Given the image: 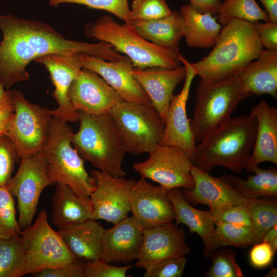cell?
Returning a JSON list of instances; mask_svg holds the SVG:
<instances>
[{"label": "cell", "mask_w": 277, "mask_h": 277, "mask_svg": "<svg viewBox=\"0 0 277 277\" xmlns=\"http://www.w3.org/2000/svg\"><path fill=\"white\" fill-rule=\"evenodd\" d=\"M0 82L7 90L16 83L28 80L27 65L52 53H82L109 61L122 55L109 43L92 44L65 38L49 25L38 21L0 14Z\"/></svg>", "instance_id": "6da1fadb"}, {"label": "cell", "mask_w": 277, "mask_h": 277, "mask_svg": "<svg viewBox=\"0 0 277 277\" xmlns=\"http://www.w3.org/2000/svg\"><path fill=\"white\" fill-rule=\"evenodd\" d=\"M256 128L250 113L230 117L196 145L192 164L208 173L216 166L241 172L249 165Z\"/></svg>", "instance_id": "7a4b0ae2"}, {"label": "cell", "mask_w": 277, "mask_h": 277, "mask_svg": "<svg viewBox=\"0 0 277 277\" xmlns=\"http://www.w3.org/2000/svg\"><path fill=\"white\" fill-rule=\"evenodd\" d=\"M211 52L191 65L207 83L238 74L258 58L263 50L252 23L234 19L221 28Z\"/></svg>", "instance_id": "3957f363"}, {"label": "cell", "mask_w": 277, "mask_h": 277, "mask_svg": "<svg viewBox=\"0 0 277 277\" xmlns=\"http://www.w3.org/2000/svg\"><path fill=\"white\" fill-rule=\"evenodd\" d=\"M78 113L80 128L72 137L73 148L98 170L114 177L125 176L122 164L126 152L109 112Z\"/></svg>", "instance_id": "277c9868"}, {"label": "cell", "mask_w": 277, "mask_h": 277, "mask_svg": "<svg viewBox=\"0 0 277 277\" xmlns=\"http://www.w3.org/2000/svg\"><path fill=\"white\" fill-rule=\"evenodd\" d=\"M252 95L238 74L212 83H199L190 125L196 144L220 127L239 104Z\"/></svg>", "instance_id": "5b68a950"}, {"label": "cell", "mask_w": 277, "mask_h": 277, "mask_svg": "<svg viewBox=\"0 0 277 277\" xmlns=\"http://www.w3.org/2000/svg\"><path fill=\"white\" fill-rule=\"evenodd\" d=\"M86 36L110 44L124 53L134 68H175L182 63L179 54L156 45L142 37L125 24L121 25L111 16L105 15L85 27Z\"/></svg>", "instance_id": "8992f818"}, {"label": "cell", "mask_w": 277, "mask_h": 277, "mask_svg": "<svg viewBox=\"0 0 277 277\" xmlns=\"http://www.w3.org/2000/svg\"><path fill=\"white\" fill-rule=\"evenodd\" d=\"M73 133L67 122L53 117L48 139L40 152L56 184L62 183L79 197L90 199L96 185L85 168V161L72 146Z\"/></svg>", "instance_id": "52a82bcc"}, {"label": "cell", "mask_w": 277, "mask_h": 277, "mask_svg": "<svg viewBox=\"0 0 277 277\" xmlns=\"http://www.w3.org/2000/svg\"><path fill=\"white\" fill-rule=\"evenodd\" d=\"M126 152H152L161 143L165 124L151 104L122 101L109 111Z\"/></svg>", "instance_id": "ba28073f"}, {"label": "cell", "mask_w": 277, "mask_h": 277, "mask_svg": "<svg viewBox=\"0 0 277 277\" xmlns=\"http://www.w3.org/2000/svg\"><path fill=\"white\" fill-rule=\"evenodd\" d=\"M21 236L26 274H33L77 259L67 247L58 231H55L50 225L45 209L39 212L33 224L23 229Z\"/></svg>", "instance_id": "9c48e42d"}, {"label": "cell", "mask_w": 277, "mask_h": 277, "mask_svg": "<svg viewBox=\"0 0 277 277\" xmlns=\"http://www.w3.org/2000/svg\"><path fill=\"white\" fill-rule=\"evenodd\" d=\"M11 91L14 112L5 135L20 158L41 151L48 139L53 116L49 109L30 102L21 91Z\"/></svg>", "instance_id": "30bf717a"}, {"label": "cell", "mask_w": 277, "mask_h": 277, "mask_svg": "<svg viewBox=\"0 0 277 277\" xmlns=\"http://www.w3.org/2000/svg\"><path fill=\"white\" fill-rule=\"evenodd\" d=\"M19 168L7 188L16 198L22 229L32 224L42 191L56 184L40 152L20 158Z\"/></svg>", "instance_id": "8fae6325"}, {"label": "cell", "mask_w": 277, "mask_h": 277, "mask_svg": "<svg viewBox=\"0 0 277 277\" xmlns=\"http://www.w3.org/2000/svg\"><path fill=\"white\" fill-rule=\"evenodd\" d=\"M192 163L186 152L173 145H158L145 161L133 164L134 170L145 179L159 184L166 189H191L194 180Z\"/></svg>", "instance_id": "7c38bea8"}, {"label": "cell", "mask_w": 277, "mask_h": 277, "mask_svg": "<svg viewBox=\"0 0 277 277\" xmlns=\"http://www.w3.org/2000/svg\"><path fill=\"white\" fill-rule=\"evenodd\" d=\"M90 174L96 185L90 196L93 219L115 225L128 217L130 193L135 180L114 177L100 170Z\"/></svg>", "instance_id": "4fadbf2b"}, {"label": "cell", "mask_w": 277, "mask_h": 277, "mask_svg": "<svg viewBox=\"0 0 277 277\" xmlns=\"http://www.w3.org/2000/svg\"><path fill=\"white\" fill-rule=\"evenodd\" d=\"M82 53L69 54L52 53L39 57L34 61L42 64L49 71L54 86L52 96L58 107L49 110L53 117H59L67 122H77L79 114L73 107L69 96L70 87L83 68Z\"/></svg>", "instance_id": "5bb4252c"}, {"label": "cell", "mask_w": 277, "mask_h": 277, "mask_svg": "<svg viewBox=\"0 0 277 277\" xmlns=\"http://www.w3.org/2000/svg\"><path fill=\"white\" fill-rule=\"evenodd\" d=\"M179 58L186 68L185 82L180 93L171 96L165 121L164 136L159 145H173L181 148L192 162L196 144L187 115L186 105L191 84L196 74L191 63L181 54Z\"/></svg>", "instance_id": "9a60e30c"}, {"label": "cell", "mask_w": 277, "mask_h": 277, "mask_svg": "<svg viewBox=\"0 0 277 277\" xmlns=\"http://www.w3.org/2000/svg\"><path fill=\"white\" fill-rule=\"evenodd\" d=\"M183 228L172 223L144 230L143 242L135 266L145 270L189 253Z\"/></svg>", "instance_id": "2e32d148"}, {"label": "cell", "mask_w": 277, "mask_h": 277, "mask_svg": "<svg viewBox=\"0 0 277 277\" xmlns=\"http://www.w3.org/2000/svg\"><path fill=\"white\" fill-rule=\"evenodd\" d=\"M168 191L143 177L136 181L130 193V212L144 230L169 224L174 220Z\"/></svg>", "instance_id": "e0dca14e"}, {"label": "cell", "mask_w": 277, "mask_h": 277, "mask_svg": "<svg viewBox=\"0 0 277 277\" xmlns=\"http://www.w3.org/2000/svg\"><path fill=\"white\" fill-rule=\"evenodd\" d=\"M69 96L77 112L91 114L108 113L115 104L124 101L101 76L86 68L73 81Z\"/></svg>", "instance_id": "ac0fdd59"}, {"label": "cell", "mask_w": 277, "mask_h": 277, "mask_svg": "<svg viewBox=\"0 0 277 277\" xmlns=\"http://www.w3.org/2000/svg\"><path fill=\"white\" fill-rule=\"evenodd\" d=\"M83 68L90 69L101 76L126 101L151 104L149 97L133 76L130 59L122 55L118 59L106 61L81 54Z\"/></svg>", "instance_id": "d6986e66"}, {"label": "cell", "mask_w": 277, "mask_h": 277, "mask_svg": "<svg viewBox=\"0 0 277 277\" xmlns=\"http://www.w3.org/2000/svg\"><path fill=\"white\" fill-rule=\"evenodd\" d=\"M144 229L133 216H128L108 229H105L101 242V258L108 263L127 265L140 255Z\"/></svg>", "instance_id": "ffe728a7"}, {"label": "cell", "mask_w": 277, "mask_h": 277, "mask_svg": "<svg viewBox=\"0 0 277 277\" xmlns=\"http://www.w3.org/2000/svg\"><path fill=\"white\" fill-rule=\"evenodd\" d=\"M132 73L150 98L151 104L165 121L173 92L184 80L186 68H133Z\"/></svg>", "instance_id": "44dd1931"}, {"label": "cell", "mask_w": 277, "mask_h": 277, "mask_svg": "<svg viewBox=\"0 0 277 277\" xmlns=\"http://www.w3.org/2000/svg\"><path fill=\"white\" fill-rule=\"evenodd\" d=\"M190 173L194 180L191 189H184L182 194L191 204H202L210 209L230 205H245L248 199L221 178L214 177L192 165Z\"/></svg>", "instance_id": "7402d4cb"}, {"label": "cell", "mask_w": 277, "mask_h": 277, "mask_svg": "<svg viewBox=\"0 0 277 277\" xmlns=\"http://www.w3.org/2000/svg\"><path fill=\"white\" fill-rule=\"evenodd\" d=\"M250 113L257 123L256 132L249 166L264 162L277 164V109L262 100L253 105Z\"/></svg>", "instance_id": "603a6c76"}, {"label": "cell", "mask_w": 277, "mask_h": 277, "mask_svg": "<svg viewBox=\"0 0 277 277\" xmlns=\"http://www.w3.org/2000/svg\"><path fill=\"white\" fill-rule=\"evenodd\" d=\"M168 195L174 209L175 225L183 224L190 233H196L203 241L205 257H209L218 249L214 238V222L210 211L192 207L184 199L180 188L169 190Z\"/></svg>", "instance_id": "cb8c5ba5"}, {"label": "cell", "mask_w": 277, "mask_h": 277, "mask_svg": "<svg viewBox=\"0 0 277 277\" xmlns=\"http://www.w3.org/2000/svg\"><path fill=\"white\" fill-rule=\"evenodd\" d=\"M125 24L146 40L180 53V42L185 35L184 19L180 12L172 11L156 19L134 20Z\"/></svg>", "instance_id": "d4e9b609"}, {"label": "cell", "mask_w": 277, "mask_h": 277, "mask_svg": "<svg viewBox=\"0 0 277 277\" xmlns=\"http://www.w3.org/2000/svg\"><path fill=\"white\" fill-rule=\"evenodd\" d=\"M56 184L52 198L51 220L58 230L94 220L90 199L79 197L69 187L62 183Z\"/></svg>", "instance_id": "484cf974"}, {"label": "cell", "mask_w": 277, "mask_h": 277, "mask_svg": "<svg viewBox=\"0 0 277 277\" xmlns=\"http://www.w3.org/2000/svg\"><path fill=\"white\" fill-rule=\"evenodd\" d=\"M252 96L269 94L277 98V51L263 49L259 57L238 73Z\"/></svg>", "instance_id": "4316f807"}, {"label": "cell", "mask_w": 277, "mask_h": 277, "mask_svg": "<svg viewBox=\"0 0 277 277\" xmlns=\"http://www.w3.org/2000/svg\"><path fill=\"white\" fill-rule=\"evenodd\" d=\"M105 229L95 220L58 230L70 251L84 262L101 258V242Z\"/></svg>", "instance_id": "83f0119b"}, {"label": "cell", "mask_w": 277, "mask_h": 277, "mask_svg": "<svg viewBox=\"0 0 277 277\" xmlns=\"http://www.w3.org/2000/svg\"><path fill=\"white\" fill-rule=\"evenodd\" d=\"M180 12L184 19L187 45L199 48L213 47L222 28L212 15L200 13L189 4L183 6Z\"/></svg>", "instance_id": "f1b7e54d"}, {"label": "cell", "mask_w": 277, "mask_h": 277, "mask_svg": "<svg viewBox=\"0 0 277 277\" xmlns=\"http://www.w3.org/2000/svg\"><path fill=\"white\" fill-rule=\"evenodd\" d=\"M246 170L253 172L246 180L232 174L224 173L219 177L248 199L277 197V169L274 167L262 169L247 166Z\"/></svg>", "instance_id": "f546056e"}, {"label": "cell", "mask_w": 277, "mask_h": 277, "mask_svg": "<svg viewBox=\"0 0 277 277\" xmlns=\"http://www.w3.org/2000/svg\"><path fill=\"white\" fill-rule=\"evenodd\" d=\"M248 211L253 234V245L261 242L264 234L277 224V202L268 199H248Z\"/></svg>", "instance_id": "4dcf8cb0"}, {"label": "cell", "mask_w": 277, "mask_h": 277, "mask_svg": "<svg viewBox=\"0 0 277 277\" xmlns=\"http://www.w3.org/2000/svg\"><path fill=\"white\" fill-rule=\"evenodd\" d=\"M217 21L223 25L237 19L251 23L269 21L268 16L255 0H224L217 13Z\"/></svg>", "instance_id": "1f68e13d"}, {"label": "cell", "mask_w": 277, "mask_h": 277, "mask_svg": "<svg viewBox=\"0 0 277 277\" xmlns=\"http://www.w3.org/2000/svg\"><path fill=\"white\" fill-rule=\"evenodd\" d=\"M25 274L21 236L0 239V277H21Z\"/></svg>", "instance_id": "d6a6232c"}, {"label": "cell", "mask_w": 277, "mask_h": 277, "mask_svg": "<svg viewBox=\"0 0 277 277\" xmlns=\"http://www.w3.org/2000/svg\"><path fill=\"white\" fill-rule=\"evenodd\" d=\"M214 224V238L218 248L228 246L245 248L253 245V234L251 227L224 222Z\"/></svg>", "instance_id": "836d02e7"}, {"label": "cell", "mask_w": 277, "mask_h": 277, "mask_svg": "<svg viewBox=\"0 0 277 277\" xmlns=\"http://www.w3.org/2000/svg\"><path fill=\"white\" fill-rule=\"evenodd\" d=\"M16 213L13 195L7 187H0V239L21 235L22 230Z\"/></svg>", "instance_id": "e575fe53"}, {"label": "cell", "mask_w": 277, "mask_h": 277, "mask_svg": "<svg viewBox=\"0 0 277 277\" xmlns=\"http://www.w3.org/2000/svg\"><path fill=\"white\" fill-rule=\"evenodd\" d=\"M236 253L230 249H216L210 256L212 265L208 277H243L242 270L235 260Z\"/></svg>", "instance_id": "d590c367"}, {"label": "cell", "mask_w": 277, "mask_h": 277, "mask_svg": "<svg viewBox=\"0 0 277 277\" xmlns=\"http://www.w3.org/2000/svg\"><path fill=\"white\" fill-rule=\"evenodd\" d=\"M172 11L165 0H133L124 22L156 19L170 14Z\"/></svg>", "instance_id": "8d00e7d4"}, {"label": "cell", "mask_w": 277, "mask_h": 277, "mask_svg": "<svg viewBox=\"0 0 277 277\" xmlns=\"http://www.w3.org/2000/svg\"><path fill=\"white\" fill-rule=\"evenodd\" d=\"M48 1L52 6H57L64 3H72L107 11L124 21L130 11L128 0H48Z\"/></svg>", "instance_id": "74e56055"}, {"label": "cell", "mask_w": 277, "mask_h": 277, "mask_svg": "<svg viewBox=\"0 0 277 277\" xmlns=\"http://www.w3.org/2000/svg\"><path fill=\"white\" fill-rule=\"evenodd\" d=\"M19 156L17 150L6 135L0 136V187H7Z\"/></svg>", "instance_id": "f35d334b"}, {"label": "cell", "mask_w": 277, "mask_h": 277, "mask_svg": "<svg viewBox=\"0 0 277 277\" xmlns=\"http://www.w3.org/2000/svg\"><path fill=\"white\" fill-rule=\"evenodd\" d=\"M209 211L214 223L224 222L251 227L248 211L245 205L226 206L210 209Z\"/></svg>", "instance_id": "ab89813d"}, {"label": "cell", "mask_w": 277, "mask_h": 277, "mask_svg": "<svg viewBox=\"0 0 277 277\" xmlns=\"http://www.w3.org/2000/svg\"><path fill=\"white\" fill-rule=\"evenodd\" d=\"M85 277H127L130 265L116 266L102 259L84 262Z\"/></svg>", "instance_id": "60d3db41"}, {"label": "cell", "mask_w": 277, "mask_h": 277, "mask_svg": "<svg viewBox=\"0 0 277 277\" xmlns=\"http://www.w3.org/2000/svg\"><path fill=\"white\" fill-rule=\"evenodd\" d=\"M187 262L185 256L172 260L145 270L144 277H181Z\"/></svg>", "instance_id": "b9f144b4"}, {"label": "cell", "mask_w": 277, "mask_h": 277, "mask_svg": "<svg viewBox=\"0 0 277 277\" xmlns=\"http://www.w3.org/2000/svg\"><path fill=\"white\" fill-rule=\"evenodd\" d=\"M84 264L77 259L71 263L46 268L32 275L35 277H85Z\"/></svg>", "instance_id": "7bdbcfd3"}, {"label": "cell", "mask_w": 277, "mask_h": 277, "mask_svg": "<svg viewBox=\"0 0 277 277\" xmlns=\"http://www.w3.org/2000/svg\"><path fill=\"white\" fill-rule=\"evenodd\" d=\"M275 252L268 243L261 242L253 244L249 253V261L255 268H263L271 263Z\"/></svg>", "instance_id": "ee69618b"}, {"label": "cell", "mask_w": 277, "mask_h": 277, "mask_svg": "<svg viewBox=\"0 0 277 277\" xmlns=\"http://www.w3.org/2000/svg\"><path fill=\"white\" fill-rule=\"evenodd\" d=\"M263 46L267 50L277 51V22L253 23Z\"/></svg>", "instance_id": "f6af8a7d"}, {"label": "cell", "mask_w": 277, "mask_h": 277, "mask_svg": "<svg viewBox=\"0 0 277 277\" xmlns=\"http://www.w3.org/2000/svg\"><path fill=\"white\" fill-rule=\"evenodd\" d=\"M189 4L194 9L201 13L217 14L221 4V0H189Z\"/></svg>", "instance_id": "bcb514c9"}, {"label": "cell", "mask_w": 277, "mask_h": 277, "mask_svg": "<svg viewBox=\"0 0 277 277\" xmlns=\"http://www.w3.org/2000/svg\"><path fill=\"white\" fill-rule=\"evenodd\" d=\"M5 111H14L12 91L5 90L0 82V112Z\"/></svg>", "instance_id": "7dc6e473"}, {"label": "cell", "mask_w": 277, "mask_h": 277, "mask_svg": "<svg viewBox=\"0 0 277 277\" xmlns=\"http://www.w3.org/2000/svg\"><path fill=\"white\" fill-rule=\"evenodd\" d=\"M266 9L269 21L277 22V0H260Z\"/></svg>", "instance_id": "c3c4849f"}, {"label": "cell", "mask_w": 277, "mask_h": 277, "mask_svg": "<svg viewBox=\"0 0 277 277\" xmlns=\"http://www.w3.org/2000/svg\"><path fill=\"white\" fill-rule=\"evenodd\" d=\"M14 111L0 112V136L5 135L11 122Z\"/></svg>", "instance_id": "681fc988"}, {"label": "cell", "mask_w": 277, "mask_h": 277, "mask_svg": "<svg viewBox=\"0 0 277 277\" xmlns=\"http://www.w3.org/2000/svg\"><path fill=\"white\" fill-rule=\"evenodd\" d=\"M277 238L276 225L269 229L263 236L261 242L269 243Z\"/></svg>", "instance_id": "f907efd6"}, {"label": "cell", "mask_w": 277, "mask_h": 277, "mask_svg": "<svg viewBox=\"0 0 277 277\" xmlns=\"http://www.w3.org/2000/svg\"><path fill=\"white\" fill-rule=\"evenodd\" d=\"M277 270L276 268L272 267L271 270L268 273L266 274L265 276L267 277H276L277 275Z\"/></svg>", "instance_id": "816d5d0a"}, {"label": "cell", "mask_w": 277, "mask_h": 277, "mask_svg": "<svg viewBox=\"0 0 277 277\" xmlns=\"http://www.w3.org/2000/svg\"><path fill=\"white\" fill-rule=\"evenodd\" d=\"M274 252L277 250V238L268 243Z\"/></svg>", "instance_id": "f5cc1de1"}]
</instances>
